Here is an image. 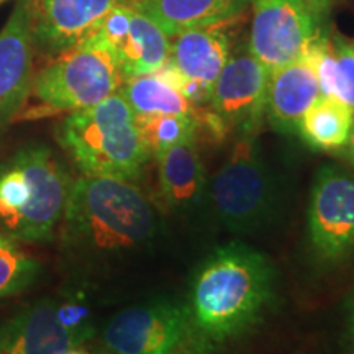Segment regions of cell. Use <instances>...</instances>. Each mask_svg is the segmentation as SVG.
<instances>
[{
    "label": "cell",
    "instance_id": "cell-1",
    "mask_svg": "<svg viewBox=\"0 0 354 354\" xmlns=\"http://www.w3.org/2000/svg\"><path fill=\"white\" fill-rule=\"evenodd\" d=\"M57 232L66 258L95 266L145 248L156 236L158 220L133 183L82 176L73 180Z\"/></svg>",
    "mask_w": 354,
    "mask_h": 354
},
{
    "label": "cell",
    "instance_id": "cell-2",
    "mask_svg": "<svg viewBox=\"0 0 354 354\" xmlns=\"http://www.w3.org/2000/svg\"><path fill=\"white\" fill-rule=\"evenodd\" d=\"M276 295L271 261L245 243H228L207 256L190 282V318L212 346L236 338L264 317Z\"/></svg>",
    "mask_w": 354,
    "mask_h": 354
},
{
    "label": "cell",
    "instance_id": "cell-3",
    "mask_svg": "<svg viewBox=\"0 0 354 354\" xmlns=\"http://www.w3.org/2000/svg\"><path fill=\"white\" fill-rule=\"evenodd\" d=\"M71 185L68 169L48 146L20 148L0 162V233L26 245L51 241Z\"/></svg>",
    "mask_w": 354,
    "mask_h": 354
},
{
    "label": "cell",
    "instance_id": "cell-4",
    "mask_svg": "<svg viewBox=\"0 0 354 354\" xmlns=\"http://www.w3.org/2000/svg\"><path fill=\"white\" fill-rule=\"evenodd\" d=\"M56 138L84 176L135 183L149 158L135 113L118 91L71 112L57 127Z\"/></svg>",
    "mask_w": 354,
    "mask_h": 354
},
{
    "label": "cell",
    "instance_id": "cell-5",
    "mask_svg": "<svg viewBox=\"0 0 354 354\" xmlns=\"http://www.w3.org/2000/svg\"><path fill=\"white\" fill-rule=\"evenodd\" d=\"M123 82L125 76L117 56L94 30L35 74L30 95L46 112L71 113L107 99Z\"/></svg>",
    "mask_w": 354,
    "mask_h": 354
},
{
    "label": "cell",
    "instance_id": "cell-6",
    "mask_svg": "<svg viewBox=\"0 0 354 354\" xmlns=\"http://www.w3.org/2000/svg\"><path fill=\"white\" fill-rule=\"evenodd\" d=\"M185 304L156 299L123 308L100 331L94 354H210Z\"/></svg>",
    "mask_w": 354,
    "mask_h": 354
},
{
    "label": "cell",
    "instance_id": "cell-7",
    "mask_svg": "<svg viewBox=\"0 0 354 354\" xmlns=\"http://www.w3.org/2000/svg\"><path fill=\"white\" fill-rule=\"evenodd\" d=\"M216 218L233 233L263 230L277 209V185L254 138H240L207 187Z\"/></svg>",
    "mask_w": 354,
    "mask_h": 354
},
{
    "label": "cell",
    "instance_id": "cell-8",
    "mask_svg": "<svg viewBox=\"0 0 354 354\" xmlns=\"http://www.w3.org/2000/svg\"><path fill=\"white\" fill-rule=\"evenodd\" d=\"M251 3L253 24L248 46L269 74L302 59L323 33V17L305 0H251Z\"/></svg>",
    "mask_w": 354,
    "mask_h": 354
},
{
    "label": "cell",
    "instance_id": "cell-9",
    "mask_svg": "<svg viewBox=\"0 0 354 354\" xmlns=\"http://www.w3.org/2000/svg\"><path fill=\"white\" fill-rule=\"evenodd\" d=\"M308 236L322 263L354 256V176L336 166L317 172L308 205Z\"/></svg>",
    "mask_w": 354,
    "mask_h": 354
},
{
    "label": "cell",
    "instance_id": "cell-10",
    "mask_svg": "<svg viewBox=\"0 0 354 354\" xmlns=\"http://www.w3.org/2000/svg\"><path fill=\"white\" fill-rule=\"evenodd\" d=\"M269 71L241 44L232 53L214 82L210 109L225 131L233 130L240 138H254L266 117Z\"/></svg>",
    "mask_w": 354,
    "mask_h": 354
},
{
    "label": "cell",
    "instance_id": "cell-11",
    "mask_svg": "<svg viewBox=\"0 0 354 354\" xmlns=\"http://www.w3.org/2000/svg\"><path fill=\"white\" fill-rule=\"evenodd\" d=\"M92 338L66 320L55 299L26 304L0 322V354H63Z\"/></svg>",
    "mask_w": 354,
    "mask_h": 354
},
{
    "label": "cell",
    "instance_id": "cell-12",
    "mask_svg": "<svg viewBox=\"0 0 354 354\" xmlns=\"http://www.w3.org/2000/svg\"><path fill=\"white\" fill-rule=\"evenodd\" d=\"M95 30L113 50L125 81L154 73L169 59V37L130 3L115 6Z\"/></svg>",
    "mask_w": 354,
    "mask_h": 354
},
{
    "label": "cell",
    "instance_id": "cell-13",
    "mask_svg": "<svg viewBox=\"0 0 354 354\" xmlns=\"http://www.w3.org/2000/svg\"><path fill=\"white\" fill-rule=\"evenodd\" d=\"M33 2L19 0L0 32V130L25 107L33 82Z\"/></svg>",
    "mask_w": 354,
    "mask_h": 354
},
{
    "label": "cell",
    "instance_id": "cell-14",
    "mask_svg": "<svg viewBox=\"0 0 354 354\" xmlns=\"http://www.w3.org/2000/svg\"><path fill=\"white\" fill-rule=\"evenodd\" d=\"M130 0H41L33 3L35 50L61 55L91 35L115 6Z\"/></svg>",
    "mask_w": 354,
    "mask_h": 354
},
{
    "label": "cell",
    "instance_id": "cell-15",
    "mask_svg": "<svg viewBox=\"0 0 354 354\" xmlns=\"http://www.w3.org/2000/svg\"><path fill=\"white\" fill-rule=\"evenodd\" d=\"M322 97L317 73L307 57L269 74L266 115L277 131L299 133V123L313 102Z\"/></svg>",
    "mask_w": 354,
    "mask_h": 354
},
{
    "label": "cell",
    "instance_id": "cell-16",
    "mask_svg": "<svg viewBox=\"0 0 354 354\" xmlns=\"http://www.w3.org/2000/svg\"><path fill=\"white\" fill-rule=\"evenodd\" d=\"M169 63L189 81L214 87V82L232 55V39L221 25L203 26L176 35Z\"/></svg>",
    "mask_w": 354,
    "mask_h": 354
},
{
    "label": "cell",
    "instance_id": "cell-17",
    "mask_svg": "<svg viewBox=\"0 0 354 354\" xmlns=\"http://www.w3.org/2000/svg\"><path fill=\"white\" fill-rule=\"evenodd\" d=\"M251 0H130L167 37L203 26L223 25L245 12Z\"/></svg>",
    "mask_w": 354,
    "mask_h": 354
},
{
    "label": "cell",
    "instance_id": "cell-18",
    "mask_svg": "<svg viewBox=\"0 0 354 354\" xmlns=\"http://www.w3.org/2000/svg\"><path fill=\"white\" fill-rule=\"evenodd\" d=\"M156 159L159 187L172 210H192L205 201L207 174L194 140L169 148Z\"/></svg>",
    "mask_w": 354,
    "mask_h": 354
},
{
    "label": "cell",
    "instance_id": "cell-19",
    "mask_svg": "<svg viewBox=\"0 0 354 354\" xmlns=\"http://www.w3.org/2000/svg\"><path fill=\"white\" fill-rule=\"evenodd\" d=\"M305 57L315 69L322 95L338 99L354 110V46L339 35L322 33Z\"/></svg>",
    "mask_w": 354,
    "mask_h": 354
},
{
    "label": "cell",
    "instance_id": "cell-20",
    "mask_svg": "<svg viewBox=\"0 0 354 354\" xmlns=\"http://www.w3.org/2000/svg\"><path fill=\"white\" fill-rule=\"evenodd\" d=\"M118 92L130 105L135 117L174 113L192 115L197 118V109L185 99L180 88L166 76L162 69L127 79Z\"/></svg>",
    "mask_w": 354,
    "mask_h": 354
},
{
    "label": "cell",
    "instance_id": "cell-21",
    "mask_svg": "<svg viewBox=\"0 0 354 354\" xmlns=\"http://www.w3.org/2000/svg\"><path fill=\"white\" fill-rule=\"evenodd\" d=\"M354 122V110L333 97H318L304 113L299 135L310 148L335 151L346 146Z\"/></svg>",
    "mask_w": 354,
    "mask_h": 354
},
{
    "label": "cell",
    "instance_id": "cell-22",
    "mask_svg": "<svg viewBox=\"0 0 354 354\" xmlns=\"http://www.w3.org/2000/svg\"><path fill=\"white\" fill-rule=\"evenodd\" d=\"M136 118L141 140L148 149L149 156L156 158L169 148L192 141L196 138L198 122L192 115L156 113L140 115Z\"/></svg>",
    "mask_w": 354,
    "mask_h": 354
},
{
    "label": "cell",
    "instance_id": "cell-23",
    "mask_svg": "<svg viewBox=\"0 0 354 354\" xmlns=\"http://www.w3.org/2000/svg\"><path fill=\"white\" fill-rule=\"evenodd\" d=\"M38 272V261L0 233V299L19 295L32 287Z\"/></svg>",
    "mask_w": 354,
    "mask_h": 354
},
{
    "label": "cell",
    "instance_id": "cell-24",
    "mask_svg": "<svg viewBox=\"0 0 354 354\" xmlns=\"http://www.w3.org/2000/svg\"><path fill=\"white\" fill-rule=\"evenodd\" d=\"M346 353L354 354V289L346 300V331H344Z\"/></svg>",
    "mask_w": 354,
    "mask_h": 354
},
{
    "label": "cell",
    "instance_id": "cell-25",
    "mask_svg": "<svg viewBox=\"0 0 354 354\" xmlns=\"http://www.w3.org/2000/svg\"><path fill=\"white\" fill-rule=\"evenodd\" d=\"M305 2H307L317 13H320L322 17L326 15V12H328V8L331 6V0H305Z\"/></svg>",
    "mask_w": 354,
    "mask_h": 354
},
{
    "label": "cell",
    "instance_id": "cell-26",
    "mask_svg": "<svg viewBox=\"0 0 354 354\" xmlns=\"http://www.w3.org/2000/svg\"><path fill=\"white\" fill-rule=\"evenodd\" d=\"M344 149H346V158H348V161L351 162V166L354 167V122H353L351 133H349L348 143H346V146H344Z\"/></svg>",
    "mask_w": 354,
    "mask_h": 354
},
{
    "label": "cell",
    "instance_id": "cell-27",
    "mask_svg": "<svg viewBox=\"0 0 354 354\" xmlns=\"http://www.w3.org/2000/svg\"><path fill=\"white\" fill-rule=\"evenodd\" d=\"M63 354H94L92 351H88L84 346H76V348H71L68 351H64Z\"/></svg>",
    "mask_w": 354,
    "mask_h": 354
},
{
    "label": "cell",
    "instance_id": "cell-28",
    "mask_svg": "<svg viewBox=\"0 0 354 354\" xmlns=\"http://www.w3.org/2000/svg\"><path fill=\"white\" fill-rule=\"evenodd\" d=\"M0 2H2V0H0Z\"/></svg>",
    "mask_w": 354,
    "mask_h": 354
},
{
    "label": "cell",
    "instance_id": "cell-29",
    "mask_svg": "<svg viewBox=\"0 0 354 354\" xmlns=\"http://www.w3.org/2000/svg\"><path fill=\"white\" fill-rule=\"evenodd\" d=\"M353 46H354V44H353Z\"/></svg>",
    "mask_w": 354,
    "mask_h": 354
}]
</instances>
